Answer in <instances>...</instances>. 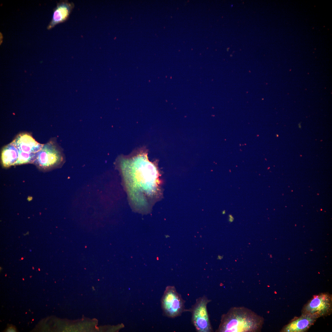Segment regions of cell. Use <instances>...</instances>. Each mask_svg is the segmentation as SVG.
Here are the masks:
<instances>
[{"label":"cell","instance_id":"cell-10","mask_svg":"<svg viewBox=\"0 0 332 332\" xmlns=\"http://www.w3.org/2000/svg\"><path fill=\"white\" fill-rule=\"evenodd\" d=\"M19 156V151L12 143L5 146L1 153V162L4 167L7 168L14 165Z\"/></svg>","mask_w":332,"mask_h":332},{"label":"cell","instance_id":"cell-12","mask_svg":"<svg viewBox=\"0 0 332 332\" xmlns=\"http://www.w3.org/2000/svg\"><path fill=\"white\" fill-rule=\"evenodd\" d=\"M229 221L230 222H232L234 220V218L231 215H229Z\"/></svg>","mask_w":332,"mask_h":332},{"label":"cell","instance_id":"cell-1","mask_svg":"<svg viewBox=\"0 0 332 332\" xmlns=\"http://www.w3.org/2000/svg\"><path fill=\"white\" fill-rule=\"evenodd\" d=\"M118 162L130 194L146 200L156 195L159 172L155 164L149 160L147 152L142 151L129 157H120Z\"/></svg>","mask_w":332,"mask_h":332},{"label":"cell","instance_id":"cell-5","mask_svg":"<svg viewBox=\"0 0 332 332\" xmlns=\"http://www.w3.org/2000/svg\"><path fill=\"white\" fill-rule=\"evenodd\" d=\"M210 300L205 296L196 299L190 311L192 313V321L198 332L212 331L207 311V305Z\"/></svg>","mask_w":332,"mask_h":332},{"label":"cell","instance_id":"cell-11","mask_svg":"<svg viewBox=\"0 0 332 332\" xmlns=\"http://www.w3.org/2000/svg\"><path fill=\"white\" fill-rule=\"evenodd\" d=\"M19 152L18 158L14 165L33 163L35 159L36 153H29L24 152L20 151H19Z\"/></svg>","mask_w":332,"mask_h":332},{"label":"cell","instance_id":"cell-13","mask_svg":"<svg viewBox=\"0 0 332 332\" xmlns=\"http://www.w3.org/2000/svg\"><path fill=\"white\" fill-rule=\"evenodd\" d=\"M223 257L220 255H219L218 257V259H221Z\"/></svg>","mask_w":332,"mask_h":332},{"label":"cell","instance_id":"cell-4","mask_svg":"<svg viewBox=\"0 0 332 332\" xmlns=\"http://www.w3.org/2000/svg\"><path fill=\"white\" fill-rule=\"evenodd\" d=\"M185 302L174 286H167L161 299V307L164 314L171 318L180 316L186 311Z\"/></svg>","mask_w":332,"mask_h":332},{"label":"cell","instance_id":"cell-8","mask_svg":"<svg viewBox=\"0 0 332 332\" xmlns=\"http://www.w3.org/2000/svg\"><path fill=\"white\" fill-rule=\"evenodd\" d=\"M74 7L73 2L67 1L58 2L53 10L52 18L48 26L47 29H50L57 24L66 21Z\"/></svg>","mask_w":332,"mask_h":332},{"label":"cell","instance_id":"cell-9","mask_svg":"<svg viewBox=\"0 0 332 332\" xmlns=\"http://www.w3.org/2000/svg\"><path fill=\"white\" fill-rule=\"evenodd\" d=\"M317 318L310 315L302 314L300 317L294 319L285 326L282 330L283 332H302L308 329Z\"/></svg>","mask_w":332,"mask_h":332},{"label":"cell","instance_id":"cell-3","mask_svg":"<svg viewBox=\"0 0 332 332\" xmlns=\"http://www.w3.org/2000/svg\"><path fill=\"white\" fill-rule=\"evenodd\" d=\"M64 160L62 150L55 140H51L44 144L36 153L34 163L40 169L48 171L60 167Z\"/></svg>","mask_w":332,"mask_h":332},{"label":"cell","instance_id":"cell-2","mask_svg":"<svg viewBox=\"0 0 332 332\" xmlns=\"http://www.w3.org/2000/svg\"><path fill=\"white\" fill-rule=\"evenodd\" d=\"M263 318L249 309L234 307L222 315L217 331L255 332L259 331Z\"/></svg>","mask_w":332,"mask_h":332},{"label":"cell","instance_id":"cell-6","mask_svg":"<svg viewBox=\"0 0 332 332\" xmlns=\"http://www.w3.org/2000/svg\"><path fill=\"white\" fill-rule=\"evenodd\" d=\"M332 310V296L328 294L323 293L313 296L304 306L302 313L317 319L330 314Z\"/></svg>","mask_w":332,"mask_h":332},{"label":"cell","instance_id":"cell-7","mask_svg":"<svg viewBox=\"0 0 332 332\" xmlns=\"http://www.w3.org/2000/svg\"><path fill=\"white\" fill-rule=\"evenodd\" d=\"M19 151L29 153H36L44 144L37 142L30 134L22 133L17 135L11 142Z\"/></svg>","mask_w":332,"mask_h":332}]
</instances>
